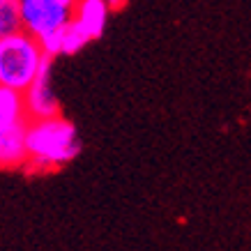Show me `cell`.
Masks as SVG:
<instances>
[{
	"label": "cell",
	"mask_w": 251,
	"mask_h": 251,
	"mask_svg": "<svg viewBox=\"0 0 251 251\" xmlns=\"http://www.w3.org/2000/svg\"><path fill=\"white\" fill-rule=\"evenodd\" d=\"M46 53L30 32H14L0 37V85L25 92L37 78Z\"/></svg>",
	"instance_id": "1"
},
{
	"label": "cell",
	"mask_w": 251,
	"mask_h": 251,
	"mask_svg": "<svg viewBox=\"0 0 251 251\" xmlns=\"http://www.w3.org/2000/svg\"><path fill=\"white\" fill-rule=\"evenodd\" d=\"M78 136L67 120L44 118L28 127V152L39 164H62L76 157Z\"/></svg>",
	"instance_id": "2"
},
{
	"label": "cell",
	"mask_w": 251,
	"mask_h": 251,
	"mask_svg": "<svg viewBox=\"0 0 251 251\" xmlns=\"http://www.w3.org/2000/svg\"><path fill=\"white\" fill-rule=\"evenodd\" d=\"M78 0H21L23 30L39 42L67 30L74 21Z\"/></svg>",
	"instance_id": "3"
},
{
	"label": "cell",
	"mask_w": 251,
	"mask_h": 251,
	"mask_svg": "<svg viewBox=\"0 0 251 251\" xmlns=\"http://www.w3.org/2000/svg\"><path fill=\"white\" fill-rule=\"evenodd\" d=\"M23 99H25V111L32 118H37V120L55 118L58 115V99H55L53 88H51V55L44 58L37 78L25 90V97Z\"/></svg>",
	"instance_id": "4"
},
{
	"label": "cell",
	"mask_w": 251,
	"mask_h": 251,
	"mask_svg": "<svg viewBox=\"0 0 251 251\" xmlns=\"http://www.w3.org/2000/svg\"><path fill=\"white\" fill-rule=\"evenodd\" d=\"M108 14H111V7L106 5V0H78L76 12H74V23L92 42L104 32Z\"/></svg>",
	"instance_id": "5"
},
{
	"label": "cell",
	"mask_w": 251,
	"mask_h": 251,
	"mask_svg": "<svg viewBox=\"0 0 251 251\" xmlns=\"http://www.w3.org/2000/svg\"><path fill=\"white\" fill-rule=\"evenodd\" d=\"M28 125L21 122L9 129H0V159L2 164H21L28 157Z\"/></svg>",
	"instance_id": "6"
},
{
	"label": "cell",
	"mask_w": 251,
	"mask_h": 251,
	"mask_svg": "<svg viewBox=\"0 0 251 251\" xmlns=\"http://www.w3.org/2000/svg\"><path fill=\"white\" fill-rule=\"evenodd\" d=\"M23 30L21 0H0V37Z\"/></svg>",
	"instance_id": "7"
},
{
	"label": "cell",
	"mask_w": 251,
	"mask_h": 251,
	"mask_svg": "<svg viewBox=\"0 0 251 251\" xmlns=\"http://www.w3.org/2000/svg\"><path fill=\"white\" fill-rule=\"evenodd\" d=\"M88 42H90V39L83 35V30H81L76 23L72 21V25L65 30V37H62V53H65V55L76 53V51H81V49L88 44Z\"/></svg>",
	"instance_id": "8"
},
{
	"label": "cell",
	"mask_w": 251,
	"mask_h": 251,
	"mask_svg": "<svg viewBox=\"0 0 251 251\" xmlns=\"http://www.w3.org/2000/svg\"><path fill=\"white\" fill-rule=\"evenodd\" d=\"M106 5L111 7V12H115V9H120L125 5V0H106Z\"/></svg>",
	"instance_id": "9"
}]
</instances>
